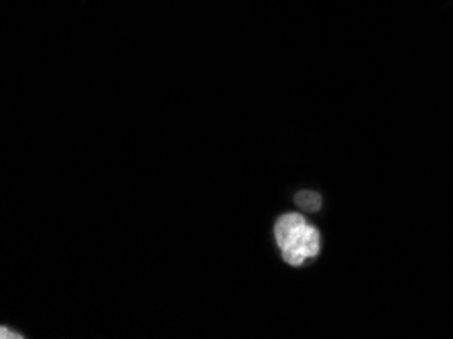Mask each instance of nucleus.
Returning a JSON list of instances; mask_svg holds the SVG:
<instances>
[{"instance_id": "7ed1b4c3", "label": "nucleus", "mask_w": 453, "mask_h": 339, "mask_svg": "<svg viewBox=\"0 0 453 339\" xmlns=\"http://www.w3.org/2000/svg\"><path fill=\"white\" fill-rule=\"evenodd\" d=\"M0 337L11 339V337H23V335H19V334H15V331H9L6 327H3V329H0Z\"/></svg>"}, {"instance_id": "f03ea898", "label": "nucleus", "mask_w": 453, "mask_h": 339, "mask_svg": "<svg viewBox=\"0 0 453 339\" xmlns=\"http://www.w3.org/2000/svg\"><path fill=\"white\" fill-rule=\"evenodd\" d=\"M295 204L303 212H318L321 207V196L315 191H301L295 196Z\"/></svg>"}, {"instance_id": "f257e3e1", "label": "nucleus", "mask_w": 453, "mask_h": 339, "mask_svg": "<svg viewBox=\"0 0 453 339\" xmlns=\"http://www.w3.org/2000/svg\"><path fill=\"white\" fill-rule=\"evenodd\" d=\"M274 242L289 266L301 268L321 252V232L301 213H285L274 221Z\"/></svg>"}]
</instances>
